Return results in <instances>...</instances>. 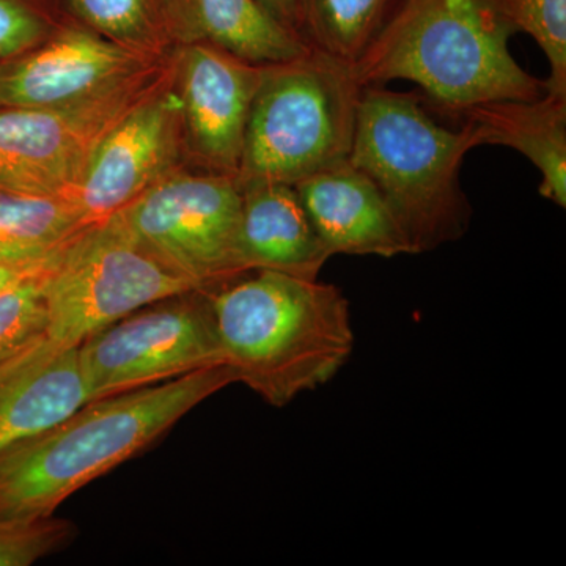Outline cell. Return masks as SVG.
Wrapping results in <instances>:
<instances>
[{"label": "cell", "mask_w": 566, "mask_h": 566, "mask_svg": "<svg viewBox=\"0 0 566 566\" xmlns=\"http://www.w3.org/2000/svg\"><path fill=\"white\" fill-rule=\"evenodd\" d=\"M237 385L227 365L88 401L0 452V517H43L140 455L197 406Z\"/></svg>", "instance_id": "obj_1"}, {"label": "cell", "mask_w": 566, "mask_h": 566, "mask_svg": "<svg viewBox=\"0 0 566 566\" xmlns=\"http://www.w3.org/2000/svg\"><path fill=\"white\" fill-rule=\"evenodd\" d=\"M208 293L222 363L274 408L326 385L354 348L349 304L337 286L275 271Z\"/></svg>", "instance_id": "obj_2"}, {"label": "cell", "mask_w": 566, "mask_h": 566, "mask_svg": "<svg viewBox=\"0 0 566 566\" xmlns=\"http://www.w3.org/2000/svg\"><path fill=\"white\" fill-rule=\"evenodd\" d=\"M513 33L493 0H401L353 71L363 87L416 82L449 115L495 99L538 98L545 81L515 61Z\"/></svg>", "instance_id": "obj_3"}, {"label": "cell", "mask_w": 566, "mask_h": 566, "mask_svg": "<svg viewBox=\"0 0 566 566\" xmlns=\"http://www.w3.org/2000/svg\"><path fill=\"white\" fill-rule=\"evenodd\" d=\"M420 93L367 85L357 107L349 163L378 186L415 253L455 243L468 232L472 205L461 186L465 153L480 147L471 126L439 125Z\"/></svg>", "instance_id": "obj_4"}, {"label": "cell", "mask_w": 566, "mask_h": 566, "mask_svg": "<svg viewBox=\"0 0 566 566\" xmlns=\"http://www.w3.org/2000/svg\"><path fill=\"white\" fill-rule=\"evenodd\" d=\"M363 91L352 65L318 51L263 65L234 178L238 188L294 186L348 161Z\"/></svg>", "instance_id": "obj_5"}, {"label": "cell", "mask_w": 566, "mask_h": 566, "mask_svg": "<svg viewBox=\"0 0 566 566\" xmlns=\"http://www.w3.org/2000/svg\"><path fill=\"white\" fill-rule=\"evenodd\" d=\"M241 189L226 175L182 169L167 175L114 218L156 262L196 292L243 277Z\"/></svg>", "instance_id": "obj_6"}, {"label": "cell", "mask_w": 566, "mask_h": 566, "mask_svg": "<svg viewBox=\"0 0 566 566\" xmlns=\"http://www.w3.org/2000/svg\"><path fill=\"white\" fill-rule=\"evenodd\" d=\"M188 292L196 290L156 262L112 216L77 234L43 279L44 333L77 348L133 312Z\"/></svg>", "instance_id": "obj_7"}, {"label": "cell", "mask_w": 566, "mask_h": 566, "mask_svg": "<svg viewBox=\"0 0 566 566\" xmlns=\"http://www.w3.org/2000/svg\"><path fill=\"white\" fill-rule=\"evenodd\" d=\"M172 74V50L117 91L55 109L0 107V186L70 197L107 134Z\"/></svg>", "instance_id": "obj_8"}, {"label": "cell", "mask_w": 566, "mask_h": 566, "mask_svg": "<svg viewBox=\"0 0 566 566\" xmlns=\"http://www.w3.org/2000/svg\"><path fill=\"white\" fill-rule=\"evenodd\" d=\"M77 359L91 401L223 365L210 296L188 292L139 308L85 338Z\"/></svg>", "instance_id": "obj_9"}, {"label": "cell", "mask_w": 566, "mask_h": 566, "mask_svg": "<svg viewBox=\"0 0 566 566\" xmlns=\"http://www.w3.org/2000/svg\"><path fill=\"white\" fill-rule=\"evenodd\" d=\"M186 166L237 178L263 65L211 44L172 48Z\"/></svg>", "instance_id": "obj_10"}, {"label": "cell", "mask_w": 566, "mask_h": 566, "mask_svg": "<svg viewBox=\"0 0 566 566\" xmlns=\"http://www.w3.org/2000/svg\"><path fill=\"white\" fill-rule=\"evenodd\" d=\"M182 167L188 166L172 69L170 80L107 134L69 199L85 226H96Z\"/></svg>", "instance_id": "obj_11"}, {"label": "cell", "mask_w": 566, "mask_h": 566, "mask_svg": "<svg viewBox=\"0 0 566 566\" xmlns=\"http://www.w3.org/2000/svg\"><path fill=\"white\" fill-rule=\"evenodd\" d=\"M167 54L128 50L71 21L35 50L0 63V107L55 109L91 102L128 84Z\"/></svg>", "instance_id": "obj_12"}, {"label": "cell", "mask_w": 566, "mask_h": 566, "mask_svg": "<svg viewBox=\"0 0 566 566\" xmlns=\"http://www.w3.org/2000/svg\"><path fill=\"white\" fill-rule=\"evenodd\" d=\"M294 189L331 255H416L378 186L349 159Z\"/></svg>", "instance_id": "obj_13"}, {"label": "cell", "mask_w": 566, "mask_h": 566, "mask_svg": "<svg viewBox=\"0 0 566 566\" xmlns=\"http://www.w3.org/2000/svg\"><path fill=\"white\" fill-rule=\"evenodd\" d=\"M88 401L77 348L36 335L0 359V452Z\"/></svg>", "instance_id": "obj_14"}, {"label": "cell", "mask_w": 566, "mask_h": 566, "mask_svg": "<svg viewBox=\"0 0 566 566\" xmlns=\"http://www.w3.org/2000/svg\"><path fill=\"white\" fill-rule=\"evenodd\" d=\"M170 46L211 44L255 65L301 57L311 48L259 0H161Z\"/></svg>", "instance_id": "obj_15"}, {"label": "cell", "mask_w": 566, "mask_h": 566, "mask_svg": "<svg viewBox=\"0 0 566 566\" xmlns=\"http://www.w3.org/2000/svg\"><path fill=\"white\" fill-rule=\"evenodd\" d=\"M240 255L245 273L275 271L318 281L331 252L316 234L292 185L241 188Z\"/></svg>", "instance_id": "obj_16"}, {"label": "cell", "mask_w": 566, "mask_h": 566, "mask_svg": "<svg viewBox=\"0 0 566 566\" xmlns=\"http://www.w3.org/2000/svg\"><path fill=\"white\" fill-rule=\"evenodd\" d=\"M452 117L471 126L480 145H502L526 156L542 174L539 193L566 207V96L546 92L535 99H495Z\"/></svg>", "instance_id": "obj_17"}, {"label": "cell", "mask_w": 566, "mask_h": 566, "mask_svg": "<svg viewBox=\"0 0 566 566\" xmlns=\"http://www.w3.org/2000/svg\"><path fill=\"white\" fill-rule=\"evenodd\" d=\"M87 229L69 197L0 186V263H48Z\"/></svg>", "instance_id": "obj_18"}, {"label": "cell", "mask_w": 566, "mask_h": 566, "mask_svg": "<svg viewBox=\"0 0 566 566\" xmlns=\"http://www.w3.org/2000/svg\"><path fill=\"white\" fill-rule=\"evenodd\" d=\"M401 0H300V36L311 50L354 65Z\"/></svg>", "instance_id": "obj_19"}, {"label": "cell", "mask_w": 566, "mask_h": 566, "mask_svg": "<svg viewBox=\"0 0 566 566\" xmlns=\"http://www.w3.org/2000/svg\"><path fill=\"white\" fill-rule=\"evenodd\" d=\"M61 6L70 20L128 50L151 55L172 50L161 0H61Z\"/></svg>", "instance_id": "obj_20"}, {"label": "cell", "mask_w": 566, "mask_h": 566, "mask_svg": "<svg viewBox=\"0 0 566 566\" xmlns=\"http://www.w3.org/2000/svg\"><path fill=\"white\" fill-rule=\"evenodd\" d=\"M513 31L531 35L549 62L546 92L566 96V0H493Z\"/></svg>", "instance_id": "obj_21"}, {"label": "cell", "mask_w": 566, "mask_h": 566, "mask_svg": "<svg viewBox=\"0 0 566 566\" xmlns=\"http://www.w3.org/2000/svg\"><path fill=\"white\" fill-rule=\"evenodd\" d=\"M71 21L61 0H0V63L35 50Z\"/></svg>", "instance_id": "obj_22"}, {"label": "cell", "mask_w": 566, "mask_h": 566, "mask_svg": "<svg viewBox=\"0 0 566 566\" xmlns=\"http://www.w3.org/2000/svg\"><path fill=\"white\" fill-rule=\"evenodd\" d=\"M77 527L65 517H0V566H31L65 549Z\"/></svg>", "instance_id": "obj_23"}, {"label": "cell", "mask_w": 566, "mask_h": 566, "mask_svg": "<svg viewBox=\"0 0 566 566\" xmlns=\"http://www.w3.org/2000/svg\"><path fill=\"white\" fill-rule=\"evenodd\" d=\"M43 279L0 296V359L46 329Z\"/></svg>", "instance_id": "obj_24"}, {"label": "cell", "mask_w": 566, "mask_h": 566, "mask_svg": "<svg viewBox=\"0 0 566 566\" xmlns=\"http://www.w3.org/2000/svg\"><path fill=\"white\" fill-rule=\"evenodd\" d=\"M61 255L48 263H0V296L50 274Z\"/></svg>", "instance_id": "obj_25"}, {"label": "cell", "mask_w": 566, "mask_h": 566, "mask_svg": "<svg viewBox=\"0 0 566 566\" xmlns=\"http://www.w3.org/2000/svg\"><path fill=\"white\" fill-rule=\"evenodd\" d=\"M286 29L300 35V0H259Z\"/></svg>", "instance_id": "obj_26"}]
</instances>
